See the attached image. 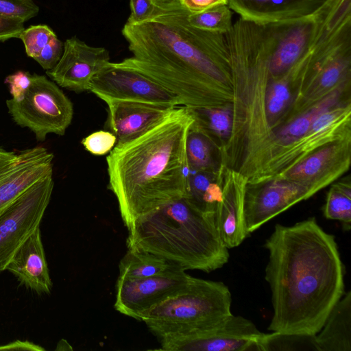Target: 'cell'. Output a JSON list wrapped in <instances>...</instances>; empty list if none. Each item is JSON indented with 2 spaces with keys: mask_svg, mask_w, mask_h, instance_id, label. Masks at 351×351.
<instances>
[{
  "mask_svg": "<svg viewBox=\"0 0 351 351\" xmlns=\"http://www.w3.org/2000/svg\"><path fill=\"white\" fill-rule=\"evenodd\" d=\"M152 15L126 21L121 33L132 56L118 64L153 80L181 106H221L231 81L224 34L191 25L179 0H153Z\"/></svg>",
  "mask_w": 351,
  "mask_h": 351,
  "instance_id": "obj_1",
  "label": "cell"
},
{
  "mask_svg": "<svg viewBox=\"0 0 351 351\" xmlns=\"http://www.w3.org/2000/svg\"><path fill=\"white\" fill-rule=\"evenodd\" d=\"M265 278L271 292L272 332L316 335L344 294V268L335 237L311 217L276 224L265 241Z\"/></svg>",
  "mask_w": 351,
  "mask_h": 351,
  "instance_id": "obj_2",
  "label": "cell"
},
{
  "mask_svg": "<svg viewBox=\"0 0 351 351\" xmlns=\"http://www.w3.org/2000/svg\"><path fill=\"white\" fill-rule=\"evenodd\" d=\"M194 119L178 106L141 136L116 144L106 157L109 189L128 230L140 217L188 195L186 138Z\"/></svg>",
  "mask_w": 351,
  "mask_h": 351,
  "instance_id": "obj_3",
  "label": "cell"
},
{
  "mask_svg": "<svg viewBox=\"0 0 351 351\" xmlns=\"http://www.w3.org/2000/svg\"><path fill=\"white\" fill-rule=\"evenodd\" d=\"M128 232V249L152 253L184 270L210 272L229 259L215 219L201 213L186 197L140 217Z\"/></svg>",
  "mask_w": 351,
  "mask_h": 351,
  "instance_id": "obj_4",
  "label": "cell"
},
{
  "mask_svg": "<svg viewBox=\"0 0 351 351\" xmlns=\"http://www.w3.org/2000/svg\"><path fill=\"white\" fill-rule=\"evenodd\" d=\"M231 304L230 291L222 282L191 276L184 288L149 309L141 321L160 340L232 314Z\"/></svg>",
  "mask_w": 351,
  "mask_h": 351,
  "instance_id": "obj_5",
  "label": "cell"
},
{
  "mask_svg": "<svg viewBox=\"0 0 351 351\" xmlns=\"http://www.w3.org/2000/svg\"><path fill=\"white\" fill-rule=\"evenodd\" d=\"M13 121L33 132L37 141H44L49 134L64 135L73 116L71 100L53 81L32 74L31 83L19 100H6Z\"/></svg>",
  "mask_w": 351,
  "mask_h": 351,
  "instance_id": "obj_6",
  "label": "cell"
},
{
  "mask_svg": "<svg viewBox=\"0 0 351 351\" xmlns=\"http://www.w3.org/2000/svg\"><path fill=\"white\" fill-rule=\"evenodd\" d=\"M54 186L53 174L35 182L0 214V272L40 227Z\"/></svg>",
  "mask_w": 351,
  "mask_h": 351,
  "instance_id": "obj_7",
  "label": "cell"
},
{
  "mask_svg": "<svg viewBox=\"0 0 351 351\" xmlns=\"http://www.w3.org/2000/svg\"><path fill=\"white\" fill-rule=\"evenodd\" d=\"M261 332L250 320L230 314L183 333L160 339L164 351H257Z\"/></svg>",
  "mask_w": 351,
  "mask_h": 351,
  "instance_id": "obj_8",
  "label": "cell"
},
{
  "mask_svg": "<svg viewBox=\"0 0 351 351\" xmlns=\"http://www.w3.org/2000/svg\"><path fill=\"white\" fill-rule=\"evenodd\" d=\"M88 90L106 104L123 100L181 106L178 99L157 82L118 62H109L95 74Z\"/></svg>",
  "mask_w": 351,
  "mask_h": 351,
  "instance_id": "obj_9",
  "label": "cell"
},
{
  "mask_svg": "<svg viewBox=\"0 0 351 351\" xmlns=\"http://www.w3.org/2000/svg\"><path fill=\"white\" fill-rule=\"evenodd\" d=\"M191 277L184 269L177 267L143 278H117L114 308L123 315L141 321L149 309L184 288Z\"/></svg>",
  "mask_w": 351,
  "mask_h": 351,
  "instance_id": "obj_10",
  "label": "cell"
},
{
  "mask_svg": "<svg viewBox=\"0 0 351 351\" xmlns=\"http://www.w3.org/2000/svg\"><path fill=\"white\" fill-rule=\"evenodd\" d=\"M312 195L306 186L287 179L247 184L243 209L247 233L250 235L273 217Z\"/></svg>",
  "mask_w": 351,
  "mask_h": 351,
  "instance_id": "obj_11",
  "label": "cell"
},
{
  "mask_svg": "<svg viewBox=\"0 0 351 351\" xmlns=\"http://www.w3.org/2000/svg\"><path fill=\"white\" fill-rule=\"evenodd\" d=\"M350 143V138H347L323 145L273 179L295 181L314 195L348 167Z\"/></svg>",
  "mask_w": 351,
  "mask_h": 351,
  "instance_id": "obj_12",
  "label": "cell"
},
{
  "mask_svg": "<svg viewBox=\"0 0 351 351\" xmlns=\"http://www.w3.org/2000/svg\"><path fill=\"white\" fill-rule=\"evenodd\" d=\"M109 62L108 49L90 46L74 36L66 40L62 57L46 73L58 86L81 93L88 90L93 77Z\"/></svg>",
  "mask_w": 351,
  "mask_h": 351,
  "instance_id": "obj_13",
  "label": "cell"
},
{
  "mask_svg": "<svg viewBox=\"0 0 351 351\" xmlns=\"http://www.w3.org/2000/svg\"><path fill=\"white\" fill-rule=\"evenodd\" d=\"M106 127L117 138L116 144L130 141L166 117L175 106L136 101L108 102ZM178 107V106H177Z\"/></svg>",
  "mask_w": 351,
  "mask_h": 351,
  "instance_id": "obj_14",
  "label": "cell"
},
{
  "mask_svg": "<svg viewBox=\"0 0 351 351\" xmlns=\"http://www.w3.org/2000/svg\"><path fill=\"white\" fill-rule=\"evenodd\" d=\"M329 0H228V7L244 21L258 25L286 23L317 14Z\"/></svg>",
  "mask_w": 351,
  "mask_h": 351,
  "instance_id": "obj_15",
  "label": "cell"
},
{
  "mask_svg": "<svg viewBox=\"0 0 351 351\" xmlns=\"http://www.w3.org/2000/svg\"><path fill=\"white\" fill-rule=\"evenodd\" d=\"M222 187V200L215 213V223L219 234L226 247L239 246L248 237L244 223V197L247 181L230 173L224 181L217 173Z\"/></svg>",
  "mask_w": 351,
  "mask_h": 351,
  "instance_id": "obj_16",
  "label": "cell"
},
{
  "mask_svg": "<svg viewBox=\"0 0 351 351\" xmlns=\"http://www.w3.org/2000/svg\"><path fill=\"white\" fill-rule=\"evenodd\" d=\"M7 270L26 288L38 294H49L52 288L40 227L22 244Z\"/></svg>",
  "mask_w": 351,
  "mask_h": 351,
  "instance_id": "obj_17",
  "label": "cell"
},
{
  "mask_svg": "<svg viewBox=\"0 0 351 351\" xmlns=\"http://www.w3.org/2000/svg\"><path fill=\"white\" fill-rule=\"evenodd\" d=\"M53 158L46 148L33 147L17 167L0 177V214L35 182L53 174Z\"/></svg>",
  "mask_w": 351,
  "mask_h": 351,
  "instance_id": "obj_18",
  "label": "cell"
},
{
  "mask_svg": "<svg viewBox=\"0 0 351 351\" xmlns=\"http://www.w3.org/2000/svg\"><path fill=\"white\" fill-rule=\"evenodd\" d=\"M317 351H351V291L336 303L315 335Z\"/></svg>",
  "mask_w": 351,
  "mask_h": 351,
  "instance_id": "obj_19",
  "label": "cell"
},
{
  "mask_svg": "<svg viewBox=\"0 0 351 351\" xmlns=\"http://www.w3.org/2000/svg\"><path fill=\"white\" fill-rule=\"evenodd\" d=\"M178 265L152 253L128 249L119 265V279H138L166 272Z\"/></svg>",
  "mask_w": 351,
  "mask_h": 351,
  "instance_id": "obj_20",
  "label": "cell"
},
{
  "mask_svg": "<svg viewBox=\"0 0 351 351\" xmlns=\"http://www.w3.org/2000/svg\"><path fill=\"white\" fill-rule=\"evenodd\" d=\"M347 84H343L329 94L326 95L313 107L310 108L307 112L303 113L289 124L284 125L276 131L275 138L280 145H287L293 141L304 136L309 130L313 121L322 113L335 106L340 99L342 88Z\"/></svg>",
  "mask_w": 351,
  "mask_h": 351,
  "instance_id": "obj_21",
  "label": "cell"
},
{
  "mask_svg": "<svg viewBox=\"0 0 351 351\" xmlns=\"http://www.w3.org/2000/svg\"><path fill=\"white\" fill-rule=\"evenodd\" d=\"M215 141L195 123H192L186 138V155L191 171L216 173Z\"/></svg>",
  "mask_w": 351,
  "mask_h": 351,
  "instance_id": "obj_22",
  "label": "cell"
},
{
  "mask_svg": "<svg viewBox=\"0 0 351 351\" xmlns=\"http://www.w3.org/2000/svg\"><path fill=\"white\" fill-rule=\"evenodd\" d=\"M192 114L194 123L212 139L228 138L234 124V111L231 107H186Z\"/></svg>",
  "mask_w": 351,
  "mask_h": 351,
  "instance_id": "obj_23",
  "label": "cell"
},
{
  "mask_svg": "<svg viewBox=\"0 0 351 351\" xmlns=\"http://www.w3.org/2000/svg\"><path fill=\"white\" fill-rule=\"evenodd\" d=\"M265 96V112L269 125H273L285 112L291 101L289 83L287 73L277 77H271Z\"/></svg>",
  "mask_w": 351,
  "mask_h": 351,
  "instance_id": "obj_24",
  "label": "cell"
},
{
  "mask_svg": "<svg viewBox=\"0 0 351 351\" xmlns=\"http://www.w3.org/2000/svg\"><path fill=\"white\" fill-rule=\"evenodd\" d=\"M317 351L315 335H302L275 332L263 333L258 342L257 351Z\"/></svg>",
  "mask_w": 351,
  "mask_h": 351,
  "instance_id": "obj_25",
  "label": "cell"
},
{
  "mask_svg": "<svg viewBox=\"0 0 351 351\" xmlns=\"http://www.w3.org/2000/svg\"><path fill=\"white\" fill-rule=\"evenodd\" d=\"M323 212L326 218L341 221L346 230L350 229L351 188L350 182H339L330 188L327 194Z\"/></svg>",
  "mask_w": 351,
  "mask_h": 351,
  "instance_id": "obj_26",
  "label": "cell"
},
{
  "mask_svg": "<svg viewBox=\"0 0 351 351\" xmlns=\"http://www.w3.org/2000/svg\"><path fill=\"white\" fill-rule=\"evenodd\" d=\"M232 12L226 5H219L199 14H189L187 20L193 27L213 33L225 34L232 26Z\"/></svg>",
  "mask_w": 351,
  "mask_h": 351,
  "instance_id": "obj_27",
  "label": "cell"
},
{
  "mask_svg": "<svg viewBox=\"0 0 351 351\" xmlns=\"http://www.w3.org/2000/svg\"><path fill=\"white\" fill-rule=\"evenodd\" d=\"M56 36V33L48 25H36L24 29L19 38L24 44L26 54L34 59L44 47Z\"/></svg>",
  "mask_w": 351,
  "mask_h": 351,
  "instance_id": "obj_28",
  "label": "cell"
},
{
  "mask_svg": "<svg viewBox=\"0 0 351 351\" xmlns=\"http://www.w3.org/2000/svg\"><path fill=\"white\" fill-rule=\"evenodd\" d=\"M38 6L32 0H0V16L23 23L36 16Z\"/></svg>",
  "mask_w": 351,
  "mask_h": 351,
  "instance_id": "obj_29",
  "label": "cell"
},
{
  "mask_svg": "<svg viewBox=\"0 0 351 351\" xmlns=\"http://www.w3.org/2000/svg\"><path fill=\"white\" fill-rule=\"evenodd\" d=\"M90 153L101 156L110 152L117 143L116 136L110 131L100 130L91 133L81 142Z\"/></svg>",
  "mask_w": 351,
  "mask_h": 351,
  "instance_id": "obj_30",
  "label": "cell"
},
{
  "mask_svg": "<svg viewBox=\"0 0 351 351\" xmlns=\"http://www.w3.org/2000/svg\"><path fill=\"white\" fill-rule=\"evenodd\" d=\"M64 51V43L53 38L41 50L34 60L46 71L52 69L58 62Z\"/></svg>",
  "mask_w": 351,
  "mask_h": 351,
  "instance_id": "obj_31",
  "label": "cell"
},
{
  "mask_svg": "<svg viewBox=\"0 0 351 351\" xmlns=\"http://www.w3.org/2000/svg\"><path fill=\"white\" fill-rule=\"evenodd\" d=\"M32 74L27 71H18L8 75L5 79V83L8 84L12 99H21L31 83Z\"/></svg>",
  "mask_w": 351,
  "mask_h": 351,
  "instance_id": "obj_32",
  "label": "cell"
},
{
  "mask_svg": "<svg viewBox=\"0 0 351 351\" xmlns=\"http://www.w3.org/2000/svg\"><path fill=\"white\" fill-rule=\"evenodd\" d=\"M131 13L127 21L141 22L148 19L154 8L153 0H130Z\"/></svg>",
  "mask_w": 351,
  "mask_h": 351,
  "instance_id": "obj_33",
  "label": "cell"
},
{
  "mask_svg": "<svg viewBox=\"0 0 351 351\" xmlns=\"http://www.w3.org/2000/svg\"><path fill=\"white\" fill-rule=\"evenodd\" d=\"M182 7L189 14L203 12L219 5H228V0H179Z\"/></svg>",
  "mask_w": 351,
  "mask_h": 351,
  "instance_id": "obj_34",
  "label": "cell"
},
{
  "mask_svg": "<svg viewBox=\"0 0 351 351\" xmlns=\"http://www.w3.org/2000/svg\"><path fill=\"white\" fill-rule=\"evenodd\" d=\"M24 29L23 23L12 19L0 16V41H5L12 38H19Z\"/></svg>",
  "mask_w": 351,
  "mask_h": 351,
  "instance_id": "obj_35",
  "label": "cell"
},
{
  "mask_svg": "<svg viewBox=\"0 0 351 351\" xmlns=\"http://www.w3.org/2000/svg\"><path fill=\"white\" fill-rule=\"evenodd\" d=\"M32 148L21 152L12 158L0 160V177L17 167L31 154Z\"/></svg>",
  "mask_w": 351,
  "mask_h": 351,
  "instance_id": "obj_36",
  "label": "cell"
},
{
  "mask_svg": "<svg viewBox=\"0 0 351 351\" xmlns=\"http://www.w3.org/2000/svg\"><path fill=\"white\" fill-rule=\"evenodd\" d=\"M0 350H43V348L28 341L16 340L9 344L0 346Z\"/></svg>",
  "mask_w": 351,
  "mask_h": 351,
  "instance_id": "obj_37",
  "label": "cell"
},
{
  "mask_svg": "<svg viewBox=\"0 0 351 351\" xmlns=\"http://www.w3.org/2000/svg\"><path fill=\"white\" fill-rule=\"evenodd\" d=\"M17 154L13 152H9L0 146V160L9 159L15 157Z\"/></svg>",
  "mask_w": 351,
  "mask_h": 351,
  "instance_id": "obj_38",
  "label": "cell"
}]
</instances>
